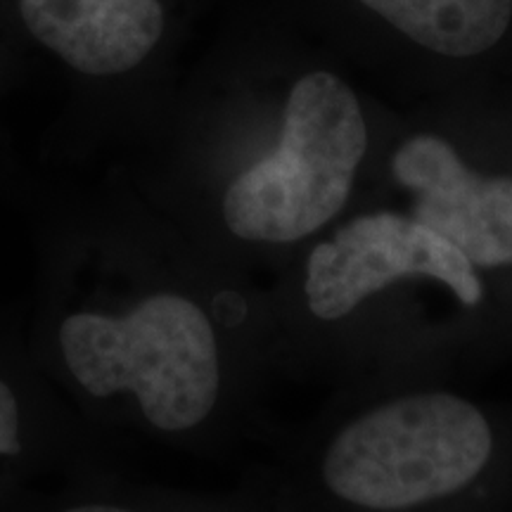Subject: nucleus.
Instances as JSON below:
<instances>
[{
    "mask_svg": "<svg viewBox=\"0 0 512 512\" xmlns=\"http://www.w3.org/2000/svg\"><path fill=\"white\" fill-rule=\"evenodd\" d=\"M392 176L411 195V216L456 245L482 273L512 268V176L482 174L437 133L396 147Z\"/></svg>",
    "mask_w": 512,
    "mask_h": 512,
    "instance_id": "obj_6",
    "label": "nucleus"
},
{
    "mask_svg": "<svg viewBox=\"0 0 512 512\" xmlns=\"http://www.w3.org/2000/svg\"><path fill=\"white\" fill-rule=\"evenodd\" d=\"M38 46L88 79L138 69L164 34L162 0H17Z\"/></svg>",
    "mask_w": 512,
    "mask_h": 512,
    "instance_id": "obj_7",
    "label": "nucleus"
},
{
    "mask_svg": "<svg viewBox=\"0 0 512 512\" xmlns=\"http://www.w3.org/2000/svg\"><path fill=\"white\" fill-rule=\"evenodd\" d=\"M27 238L29 347L76 418L100 444L119 430L200 441L228 387L207 261L169 223L69 207L34 209Z\"/></svg>",
    "mask_w": 512,
    "mask_h": 512,
    "instance_id": "obj_1",
    "label": "nucleus"
},
{
    "mask_svg": "<svg viewBox=\"0 0 512 512\" xmlns=\"http://www.w3.org/2000/svg\"><path fill=\"white\" fill-rule=\"evenodd\" d=\"M98 446L38 368L22 297L0 275V512L46 477L95 463Z\"/></svg>",
    "mask_w": 512,
    "mask_h": 512,
    "instance_id": "obj_5",
    "label": "nucleus"
},
{
    "mask_svg": "<svg viewBox=\"0 0 512 512\" xmlns=\"http://www.w3.org/2000/svg\"><path fill=\"white\" fill-rule=\"evenodd\" d=\"M498 437L482 406L446 389L394 396L332 434L318 475L358 512H418L465 494L494 463Z\"/></svg>",
    "mask_w": 512,
    "mask_h": 512,
    "instance_id": "obj_3",
    "label": "nucleus"
},
{
    "mask_svg": "<svg viewBox=\"0 0 512 512\" xmlns=\"http://www.w3.org/2000/svg\"><path fill=\"white\" fill-rule=\"evenodd\" d=\"M384 22L444 57H475L501 41L512 0H358Z\"/></svg>",
    "mask_w": 512,
    "mask_h": 512,
    "instance_id": "obj_8",
    "label": "nucleus"
},
{
    "mask_svg": "<svg viewBox=\"0 0 512 512\" xmlns=\"http://www.w3.org/2000/svg\"><path fill=\"white\" fill-rule=\"evenodd\" d=\"M88 465H81L69 472V489L64 491V494L55 496L46 510H38V505L27 496L19 498L15 505H19V508H24L27 512H150L136 501H126V498L93 491L91 486H88L86 477ZM15 505H12V508H15Z\"/></svg>",
    "mask_w": 512,
    "mask_h": 512,
    "instance_id": "obj_9",
    "label": "nucleus"
},
{
    "mask_svg": "<svg viewBox=\"0 0 512 512\" xmlns=\"http://www.w3.org/2000/svg\"><path fill=\"white\" fill-rule=\"evenodd\" d=\"M432 283L467 311L486 302L484 273L456 245L399 211L342 223L306 252L302 297L311 318L337 325L396 285Z\"/></svg>",
    "mask_w": 512,
    "mask_h": 512,
    "instance_id": "obj_4",
    "label": "nucleus"
},
{
    "mask_svg": "<svg viewBox=\"0 0 512 512\" xmlns=\"http://www.w3.org/2000/svg\"><path fill=\"white\" fill-rule=\"evenodd\" d=\"M368 152L361 100L342 76L294 81L278 140L221 192L219 228L240 247L290 249L342 214Z\"/></svg>",
    "mask_w": 512,
    "mask_h": 512,
    "instance_id": "obj_2",
    "label": "nucleus"
}]
</instances>
